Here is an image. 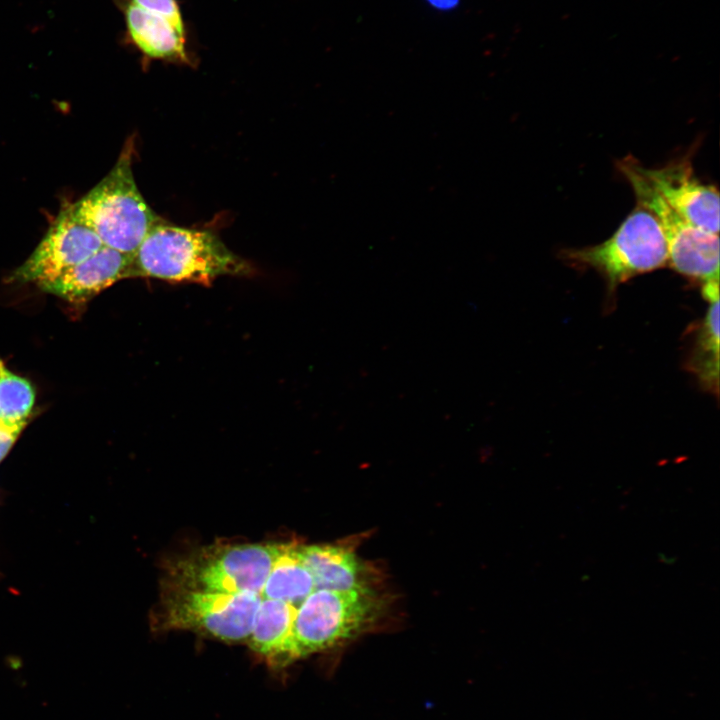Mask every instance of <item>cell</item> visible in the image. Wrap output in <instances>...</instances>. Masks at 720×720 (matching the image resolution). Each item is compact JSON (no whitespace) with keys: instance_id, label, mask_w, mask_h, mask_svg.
Returning a JSON list of instances; mask_svg holds the SVG:
<instances>
[{"instance_id":"obj_19","label":"cell","mask_w":720,"mask_h":720,"mask_svg":"<svg viewBox=\"0 0 720 720\" xmlns=\"http://www.w3.org/2000/svg\"><path fill=\"white\" fill-rule=\"evenodd\" d=\"M433 7L438 9H450L457 5L458 0H427Z\"/></svg>"},{"instance_id":"obj_1","label":"cell","mask_w":720,"mask_h":720,"mask_svg":"<svg viewBox=\"0 0 720 720\" xmlns=\"http://www.w3.org/2000/svg\"><path fill=\"white\" fill-rule=\"evenodd\" d=\"M253 273V267L214 233L161 220L149 230L132 254L127 278L151 277L207 286L220 276Z\"/></svg>"},{"instance_id":"obj_10","label":"cell","mask_w":720,"mask_h":720,"mask_svg":"<svg viewBox=\"0 0 720 720\" xmlns=\"http://www.w3.org/2000/svg\"><path fill=\"white\" fill-rule=\"evenodd\" d=\"M299 553L315 589L377 590L380 576L376 568L361 559L351 544H299Z\"/></svg>"},{"instance_id":"obj_16","label":"cell","mask_w":720,"mask_h":720,"mask_svg":"<svg viewBox=\"0 0 720 720\" xmlns=\"http://www.w3.org/2000/svg\"><path fill=\"white\" fill-rule=\"evenodd\" d=\"M35 404L31 383L12 371L0 360V425L22 431Z\"/></svg>"},{"instance_id":"obj_11","label":"cell","mask_w":720,"mask_h":720,"mask_svg":"<svg viewBox=\"0 0 720 720\" xmlns=\"http://www.w3.org/2000/svg\"><path fill=\"white\" fill-rule=\"evenodd\" d=\"M125 22L126 42L150 60L191 65L187 27L127 2H116Z\"/></svg>"},{"instance_id":"obj_13","label":"cell","mask_w":720,"mask_h":720,"mask_svg":"<svg viewBox=\"0 0 720 720\" xmlns=\"http://www.w3.org/2000/svg\"><path fill=\"white\" fill-rule=\"evenodd\" d=\"M296 610L293 604L261 598L256 611L247 644L273 670L297 661L293 632Z\"/></svg>"},{"instance_id":"obj_18","label":"cell","mask_w":720,"mask_h":720,"mask_svg":"<svg viewBox=\"0 0 720 720\" xmlns=\"http://www.w3.org/2000/svg\"><path fill=\"white\" fill-rule=\"evenodd\" d=\"M21 432L0 425V463L8 455Z\"/></svg>"},{"instance_id":"obj_14","label":"cell","mask_w":720,"mask_h":720,"mask_svg":"<svg viewBox=\"0 0 720 720\" xmlns=\"http://www.w3.org/2000/svg\"><path fill=\"white\" fill-rule=\"evenodd\" d=\"M314 589L313 578L301 559L299 544H279L261 598L298 606Z\"/></svg>"},{"instance_id":"obj_7","label":"cell","mask_w":720,"mask_h":720,"mask_svg":"<svg viewBox=\"0 0 720 720\" xmlns=\"http://www.w3.org/2000/svg\"><path fill=\"white\" fill-rule=\"evenodd\" d=\"M617 168L631 185L637 205L659 221L668 249V264L679 274L704 285L719 282V237L691 224L659 195L639 170V161L628 156Z\"/></svg>"},{"instance_id":"obj_15","label":"cell","mask_w":720,"mask_h":720,"mask_svg":"<svg viewBox=\"0 0 720 720\" xmlns=\"http://www.w3.org/2000/svg\"><path fill=\"white\" fill-rule=\"evenodd\" d=\"M709 306L697 328L693 348L687 361L702 387L714 394L719 391V296L707 299Z\"/></svg>"},{"instance_id":"obj_12","label":"cell","mask_w":720,"mask_h":720,"mask_svg":"<svg viewBox=\"0 0 720 720\" xmlns=\"http://www.w3.org/2000/svg\"><path fill=\"white\" fill-rule=\"evenodd\" d=\"M131 259V254L103 246L83 262L38 286L69 302H85L115 282L127 278Z\"/></svg>"},{"instance_id":"obj_2","label":"cell","mask_w":720,"mask_h":720,"mask_svg":"<svg viewBox=\"0 0 720 720\" xmlns=\"http://www.w3.org/2000/svg\"><path fill=\"white\" fill-rule=\"evenodd\" d=\"M133 143L125 144L109 173L70 206L104 246L133 254L161 218L142 197L132 171Z\"/></svg>"},{"instance_id":"obj_17","label":"cell","mask_w":720,"mask_h":720,"mask_svg":"<svg viewBox=\"0 0 720 720\" xmlns=\"http://www.w3.org/2000/svg\"><path fill=\"white\" fill-rule=\"evenodd\" d=\"M127 2L144 10L160 14L178 25L186 26L178 0H115Z\"/></svg>"},{"instance_id":"obj_4","label":"cell","mask_w":720,"mask_h":720,"mask_svg":"<svg viewBox=\"0 0 720 720\" xmlns=\"http://www.w3.org/2000/svg\"><path fill=\"white\" fill-rule=\"evenodd\" d=\"M562 257L569 264L598 272L608 291L613 293L627 280L667 265L668 249L655 215L637 205L607 240L589 247L566 249Z\"/></svg>"},{"instance_id":"obj_3","label":"cell","mask_w":720,"mask_h":720,"mask_svg":"<svg viewBox=\"0 0 720 720\" xmlns=\"http://www.w3.org/2000/svg\"><path fill=\"white\" fill-rule=\"evenodd\" d=\"M387 610V599L377 590L314 589L297 606L293 631L296 660L372 630Z\"/></svg>"},{"instance_id":"obj_9","label":"cell","mask_w":720,"mask_h":720,"mask_svg":"<svg viewBox=\"0 0 720 720\" xmlns=\"http://www.w3.org/2000/svg\"><path fill=\"white\" fill-rule=\"evenodd\" d=\"M639 170L676 212L699 229L718 235V190L694 176L688 156L660 168H646L639 162Z\"/></svg>"},{"instance_id":"obj_5","label":"cell","mask_w":720,"mask_h":720,"mask_svg":"<svg viewBox=\"0 0 720 720\" xmlns=\"http://www.w3.org/2000/svg\"><path fill=\"white\" fill-rule=\"evenodd\" d=\"M279 544H219L175 560L168 584L211 592L260 595Z\"/></svg>"},{"instance_id":"obj_6","label":"cell","mask_w":720,"mask_h":720,"mask_svg":"<svg viewBox=\"0 0 720 720\" xmlns=\"http://www.w3.org/2000/svg\"><path fill=\"white\" fill-rule=\"evenodd\" d=\"M261 602L255 594H232L168 584L161 596L158 628L196 632L227 643H247Z\"/></svg>"},{"instance_id":"obj_8","label":"cell","mask_w":720,"mask_h":720,"mask_svg":"<svg viewBox=\"0 0 720 720\" xmlns=\"http://www.w3.org/2000/svg\"><path fill=\"white\" fill-rule=\"evenodd\" d=\"M104 246L97 234L63 208L37 247L11 275L15 282L50 281L83 262Z\"/></svg>"}]
</instances>
